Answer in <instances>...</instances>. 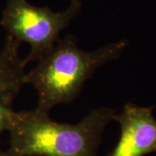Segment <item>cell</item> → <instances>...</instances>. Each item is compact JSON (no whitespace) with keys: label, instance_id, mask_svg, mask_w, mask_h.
<instances>
[{"label":"cell","instance_id":"cell-4","mask_svg":"<svg viewBox=\"0 0 156 156\" xmlns=\"http://www.w3.org/2000/svg\"><path fill=\"white\" fill-rule=\"evenodd\" d=\"M154 107H140L128 102L115 115L121 135L115 148L107 156H145L156 152Z\"/></svg>","mask_w":156,"mask_h":156},{"label":"cell","instance_id":"cell-3","mask_svg":"<svg viewBox=\"0 0 156 156\" xmlns=\"http://www.w3.org/2000/svg\"><path fill=\"white\" fill-rule=\"evenodd\" d=\"M82 9L80 0H72L65 11L56 12L48 6L37 7L26 0H7L2 13L1 24L7 36L18 43H27L30 51L24 58L39 61L59 39V34L67 27Z\"/></svg>","mask_w":156,"mask_h":156},{"label":"cell","instance_id":"cell-1","mask_svg":"<svg viewBox=\"0 0 156 156\" xmlns=\"http://www.w3.org/2000/svg\"><path fill=\"white\" fill-rule=\"evenodd\" d=\"M115 115V108H100L69 124L54 122L37 108L13 111L6 130L10 147L4 156H95L102 133Z\"/></svg>","mask_w":156,"mask_h":156},{"label":"cell","instance_id":"cell-2","mask_svg":"<svg viewBox=\"0 0 156 156\" xmlns=\"http://www.w3.org/2000/svg\"><path fill=\"white\" fill-rule=\"evenodd\" d=\"M127 45L128 42L122 40L94 51H85L78 47L77 39L73 35L58 39L25 76V83L32 84L37 90V109L50 113L56 105L73 102L95 70L117 59Z\"/></svg>","mask_w":156,"mask_h":156},{"label":"cell","instance_id":"cell-5","mask_svg":"<svg viewBox=\"0 0 156 156\" xmlns=\"http://www.w3.org/2000/svg\"><path fill=\"white\" fill-rule=\"evenodd\" d=\"M21 44L8 37L0 51V138L7 130L12 103L25 83L24 58L19 56ZM0 156L4 151L0 147Z\"/></svg>","mask_w":156,"mask_h":156}]
</instances>
